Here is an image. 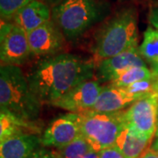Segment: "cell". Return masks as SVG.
<instances>
[{
  "label": "cell",
  "mask_w": 158,
  "mask_h": 158,
  "mask_svg": "<svg viewBox=\"0 0 158 158\" xmlns=\"http://www.w3.org/2000/svg\"><path fill=\"white\" fill-rule=\"evenodd\" d=\"M94 60L74 54H57L38 62L27 76L31 90L44 103L52 104L95 75Z\"/></svg>",
  "instance_id": "obj_1"
},
{
  "label": "cell",
  "mask_w": 158,
  "mask_h": 158,
  "mask_svg": "<svg viewBox=\"0 0 158 158\" xmlns=\"http://www.w3.org/2000/svg\"><path fill=\"white\" fill-rule=\"evenodd\" d=\"M41 103L31 90L27 77L19 66L1 65L0 111L18 118L36 120L41 111Z\"/></svg>",
  "instance_id": "obj_2"
},
{
  "label": "cell",
  "mask_w": 158,
  "mask_h": 158,
  "mask_svg": "<svg viewBox=\"0 0 158 158\" xmlns=\"http://www.w3.org/2000/svg\"><path fill=\"white\" fill-rule=\"evenodd\" d=\"M136 46H138L137 12L133 7L123 8L97 32L91 48L93 60L97 65L104 59L117 56Z\"/></svg>",
  "instance_id": "obj_3"
},
{
  "label": "cell",
  "mask_w": 158,
  "mask_h": 158,
  "mask_svg": "<svg viewBox=\"0 0 158 158\" xmlns=\"http://www.w3.org/2000/svg\"><path fill=\"white\" fill-rule=\"evenodd\" d=\"M106 7L98 0H62L52 7V19L65 39L74 41L105 17Z\"/></svg>",
  "instance_id": "obj_4"
},
{
  "label": "cell",
  "mask_w": 158,
  "mask_h": 158,
  "mask_svg": "<svg viewBox=\"0 0 158 158\" xmlns=\"http://www.w3.org/2000/svg\"><path fill=\"white\" fill-rule=\"evenodd\" d=\"M122 112L103 113L86 111L79 113L82 135L92 150L100 152L115 145L118 135L125 127Z\"/></svg>",
  "instance_id": "obj_5"
},
{
  "label": "cell",
  "mask_w": 158,
  "mask_h": 158,
  "mask_svg": "<svg viewBox=\"0 0 158 158\" xmlns=\"http://www.w3.org/2000/svg\"><path fill=\"white\" fill-rule=\"evenodd\" d=\"M125 126L152 139L158 127V93L138 98L122 112Z\"/></svg>",
  "instance_id": "obj_6"
},
{
  "label": "cell",
  "mask_w": 158,
  "mask_h": 158,
  "mask_svg": "<svg viewBox=\"0 0 158 158\" xmlns=\"http://www.w3.org/2000/svg\"><path fill=\"white\" fill-rule=\"evenodd\" d=\"M32 52L27 33L11 21H1L0 59L2 65L19 66L27 61Z\"/></svg>",
  "instance_id": "obj_7"
},
{
  "label": "cell",
  "mask_w": 158,
  "mask_h": 158,
  "mask_svg": "<svg viewBox=\"0 0 158 158\" xmlns=\"http://www.w3.org/2000/svg\"><path fill=\"white\" fill-rule=\"evenodd\" d=\"M82 135L80 114L68 113L55 118L44 130L40 142L46 147L62 148Z\"/></svg>",
  "instance_id": "obj_8"
},
{
  "label": "cell",
  "mask_w": 158,
  "mask_h": 158,
  "mask_svg": "<svg viewBox=\"0 0 158 158\" xmlns=\"http://www.w3.org/2000/svg\"><path fill=\"white\" fill-rule=\"evenodd\" d=\"M102 88L98 80H88L77 85L51 105L69 113H84L95 105Z\"/></svg>",
  "instance_id": "obj_9"
},
{
  "label": "cell",
  "mask_w": 158,
  "mask_h": 158,
  "mask_svg": "<svg viewBox=\"0 0 158 158\" xmlns=\"http://www.w3.org/2000/svg\"><path fill=\"white\" fill-rule=\"evenodd\" d=\"M136 66H147L139 52L138 46L100 61L96 65L95 76L99 83H110L127 69Z\"/></svg>",
  "instance_id": "obj_10"
},
{
  "label": "cell",
  "mask_w": 158,
  "mask_h": 158,
  "mask_svg": "<svg viewBox=\"0 0 158 158\" xmlns=\"http://www.w3.org/2000/svg\"><path fill=\"white\" fill-rule=\"evenodd\" d=\"M32 54L34 56H51L63 49L65 37L53 19L27 34Z\"/></svg>",
  "instance_id": "obj_11"
},
{
  "label": "cell",
  "mask_w": 158,
  "mask_h": 158,
  "mask_svg": "<svg viewBox=\"0 0 158 158\" xmlns=\"http://www.w3.org/2000/svg\"><path fill=\"white\" fill-rule=\"evenodd\" d=\"M52 19V8L42 0H33L14 15L11 22L27 34Z\"/></svg>",
  "instance_id": "obj_12"
},
{
  "label": "cell",
  "mask_w": 158,
  "mask_h": 158,
  "mask_svg": "<svg viewBox=\"0 0 158 158\" xmlns=\"http://www.w3.org/2000/svg\"><path fill=\"white\" fill-rule=\"evenodd\" d=\"M137 100L123 88L108 85L102 88L95 105L89 110L95 113H115L124 111Z\"/></svg>",
  "instance_id": "obj_13"
},
{
  "label": "cell",
  "mask_w": 158,
  "mask_h": 158,
  "mask_svg": "<svg viewBox=\"0 0 158 158\" xmlns=\"http://www.w3.org/2000/svg\"><path fill=\"white\" fill-rule=\"evenodd\" d=\"M37 135H20L0 141V158H27L39 148Z\"/></svg>",
  "instance_id": "obj_14"
},
{
  "label": "cell",
  "mask_w": 158,
  "mask_h": 158,
  "mask_svg": "<svg viewBox=\"0 0 158 158\" xmlns=\"http://www.w3.org/2000/svg\"><path fill=\"white\" fill-rule=\"evenodd\" d=\"M151 140L125 126L118 135L114 146L127 158H140L148 149V147Z\"/></svg>",
  "instance_id": "obj_15"
},
{
  "label": "cell",
  "mask_w": 158,
  "mask_h": 158,
  "mask_svg": "<svg viewBox=\"0 0 158 158\" xmlns=\"http://www.w3.org/2000/svg\"><path fill=\"white\" fill-rule=\"evenodd\" d=\"M41 126L36 120L18 118L9 113H0V141L20 135H37Z\"/></svg>",
  "instance_id": "obj_16"
},
{
  "label": "cell",
  "mask_w": 158,
  "mask_h": 158,
  "mask_svg": "<svg viewBox=\"0 0 158 158\" xmlns=\"http://www.w3.org/2000/svg\"><path fill=\"white\" fill-rule=\"evenodd\" d=\"M141 57L149 64L154 75L158 76V30L148 27L144 32L143 40L139 46Z\"/></svg>",
  "instance_id": "obj_17"
},
{
  "label": "cell",
  "mask_w": 158,
  "mask_h": 158,
  "mask_svg": "<svg viewBox=\"0 0 158 158\" xmlns=\"http://www.w3.org/2000/svg\"><path fill=\"white\" fill-rule=\"evenodd\" d=\"M155 76L156 75H154L151 69L148 68V66H136L125 71L117 78L110 82L109 85L123 88L141 80L152 78Z\"/></svg>",
  "instance_id": "obj_18"
},
{
  "label": "cell",
  "mask_w": 158,
  "mask_h": 158,
  "mask_svg": "<svg viewBox=\"0 0 158 158\" xmlns=\"http://www.w3.org/2000/svg\"><path fill=\"white\" fill-rule=\"evenodd\" d=\"M92 150L88 141L83 135L77 137L69 145L62 148H57V158H82L85 155Z\"/></svg>",
  "instance_id": "obj_19"
},
{
  "label": "cell",
  "mask_w": 158,
  "mask_h": 158,
  "mask_svg": "<svg viewBox=\"0 0 158 158\" xmlns=\"http://www.w3.org/2000/svg\"><path fill=\"white\" fill-rule=\"evenodd\" d=\"M123 89L136 99L148 94L158 93V76H155L150 79L136 82L133 85L123 87Z\"/></svg>",
  "instance_id": "obj_20"
},
{
  "label": "cell",
  "mask_w": 158,
  "mask_h": 158,
  "mask_svg": "<svg viewBox=\"0 0 158 158\" xmlns=\"http://www.w3.org/2000/svg\"><path fill=\"white\" fill-rule=\"evenodd\" d=\"M33 0H0V15L4 21H11L14 15Z\"/></svg>",
  "instance_id": "obj_21"
},
{
  "label": "cell",
  "mask_w": 158,
  "mask_h": 158,
  "mask_svg": "<svg viewBox=\"0 0 158 158\" xmlns=\"http://www.w3.org/2000/svg\"><path fill=\"white\" fill-rule=\"evenodd\" d=\"M99 158H127L115 146L107 148L99 152Z\"/></svg>",
  "instance_id": "obj_22"
},
{
  "label": "cell",
  "mask_w": 158,
  "mask_h": 158,
  "mask_svg": "<svg viewBox=\"0 0 158 158\" xmlns=\"http://www.w3.org/2000/svg\"><path fill=\"white\" fill-rule=\"evenodd\" d=\"M27 158H57L55 151H50L43 148H38Z\"/></svg>",
  "instance_id": "obj_23"
},
{
  "label": "cell",
  "mask_w": 158,
  "mask_h": 158,
  "mask_svg": "<svg viewBox=\"0 0 158 158\" xmlns=\"http://www.w3.org/2000/svg\"><path fill=\"white\" fill-rule=\"evenodd\" d=\"M148 22L154 28L158 30V7L153 6L148 13Z\"/></svg>",
  "instance_id": "obj_24"
},
{
  "label": "cell",
  "mask_w": 158,
  "mask_h": 158,
  "mask_svg": "<svg viewBox=\"0 0 158 158\" xmlns=\"http://www.w3.org/2000/svg\"><path fill=\"white\" fill-rule=\"evenodd\" d=\"M140 158H158V152L151 148L147 149Z\"/></svg>",
  "instance_id": "obj_25"
},
{
  "label": "cell",
  "mask_w": 158,
  "mask_h": 158,
  "mask_svg": "<svg viewBox=\"0 0 158 158\" xmlns=\"http://www.w3.org/2000/svg\"><path fill=\"white\" fill-rule=\"evenodd\" d=\"M82 158H99V152H97L94 150H90L86 155H85Z\"/></svg>",
  "instance_id": "obj_26"
},
{
  "label": "cell",
  "mask_w": 158,
  "mask_h": 158,
  "mask_svg": "<svg viewBox=\"0 0 158 158\" xmlns=\"http://www.w3.org/2000/svg\"><path fill=\"white\" fill-rule=\"evenodd\" d=\"M43 2H45L46 4H48L49 6H56L57 4H59L60 2H62V0H42Z\"/></svg>",
  "instance_id": "obj_27"
},
{
  "label": "cell",
  "mask_w": 158,
  "mask_h": 158,
  "mask_svg": "<svg viewBox=\"0 0 158 158\" xmlns=\"http://www.w3.org/2000/svg\"><path fill=\"white\" fill-rule=\"evenodd\" d=\"M152 148L158 152V137H156V141H155V142L153 143Z\"/></svg>",
  "instance_id": "obj_28"
},
{
  "label": "cell",
  "mask_w": 158,
  "mask_h": 158,
  "mask_svg": "<svg viewBox=\"0 0 158 158\" xmlns=\"http://www.w3.org/2000/svg\"><path fill=\"white\" fill-rule=\"evenodd\" d=\"M155 4H156V6L158 7V0H156V3H155Z\"/></svg>",
  "instance_id": "obj_29"
},
{
  "label": "cell",
  "mask_w": 158,
  "mask_h": 158,
  "mask_svg": "<svg viewBox=\"0 0 158 158\" xmlns=\"http://www.w3.org/2000/svg\"><path fill=\"white\" fill-rule=\"evenodd\" d=\"M156 137H158V128L157 130H156Z\"/></svg>",
  "instance_id": "obj_30"
},
{
  "label": "cell",
  "mask_w": 158,
  "mask_h": 158,
  "mask_svg": "<svg viewBox=\"0 0 158 158\" xmlns=\"http://www.w3.org/2000/svg\"><path fill=\"white\" fill-rule=\"evenodd\" d=\"M157 128H158V127H157Z\"/></svg>",
  "instance_id": "obj_31"
}]
</instances>
